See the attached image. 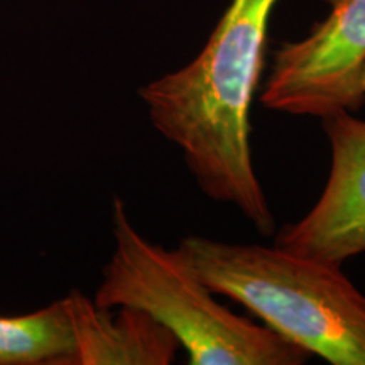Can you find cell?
<instances>
[{
    "label": "cell",
    "mask_w": 365,
    "mask_h": 365,
    "mask_svg": "<svg viewBox=\"0 0 365 365\" xmlns=\"http://www.w3.org/2000/svg\"><path fill=\"white\" fill-rule=\"evenodd\" d=\"M276 4L232 0L188 66L139 88L150 124L181 149L203 193L234 205L264 235L276 222L254 170L250 105Z\"/></svg>",
    "instance_id": "6da1fadb"
},
{
    "label": "cell",
    "mask_w": 365,
    "mask_h": 365,
    "mask_svg": "<svg viewBox=\"0 0 365 365\" xmlns=\"http://www.w3.org/2000/svg\"><path fill=\"white\" fill-rule=\"evenodd\" d=\"M175 254L212 293L250 309L282 339L333 365H365V296L341 266L198 235L185 237Z\"/></svg>",
    "instance_id": "7a4b0ae2"
},
{
    "label": "cell",
    "mask_w": 365,
    "mask_h": 365,
    "mask_svg": "<svg viewBox=\"0 0 365 365\" xmlns=\"http://www.w3.org/2000/svg\"><path fill=\"white\" fill-rule=\"evenodd\" d=\"M113 247L93 301L143 309L176 336L193 365H301L309 352L267 327L237 317L180 261L143 237L113 200Z\"/></svg>",
    "instance_id": "3957f363"
},
{
    "label": "cell",
    "mask_w": 365,
    "mask_h": 365,
    "mask_svg": "<svg viewBox=\"0 0 365 365\" xmlns=\"http://www.w3.org/2000/svg\"><path fill=\"white\" fill-rule=\"evenodd\" d=\"M331 11L307 38L274 54L264 107L289 115L328 117L365 103V0H325Z\"/></svg>",
    "instance_id": "277c9868"
},
{
    "label": "cell",
    "mask_w": 365,
    "mask_h": 365,
    "mask_svg": "<svg viewBox=\"0 0 365 365\" xmlns=\"http://www.w3.org/2000/svg\"><path fill=\"white\" fill-rule=\"evenodd\" d=\"M331 170L317 205L276 237L277 247L341 266L365 252V122L341 110L323 117Z\"/></svg>",
    "instance_id": "5b68a950"
},
{
    "label": "cell",
    "mask_w": 365,
    "mask_h": 365,
    "mask_svg": "<svg viewBox=\"0 0 365 365\" xmlns=\"http://www.w3.org/2000/svg\"><path fill=\"white\" fill-rule=\"evenodd\" d=\"M75 333L71 365H170L180 341L143 309L98 307L73 289L65 296Z\"/></svg>",
    "instance_id": "8992f818"
},
{
    "label": "cell",
    "mask_w": 365,
    "mask_h": 365,
    "mask_svg": "<svg viewBox=\"0 0 365 365\" xmlns=\"http://www.w3.org/2000/svg\"><path fill=\"white\" fill-rule=\"evenodd\" d=\"M75 333L65 298L22 314H0V365H71Z\"/></svg>",
    "instance_id": "52a82bcc"
},
{
    "label": "cell",
    "mask_w": 365,
    "mask_h": 365,
    "mask_svg": "<svg viewBox=\"0 0 365 365\" xmlns=\"http://www.w3.org/2000/svg\"><path fill=\"white\" fill-rule=\"evenodd\" d=\"M360 83H362V88L365 90V66H364V70H362V76H360Z\"/></svg>",
    "instance_id": "ba28073f"
}]
</instances>
